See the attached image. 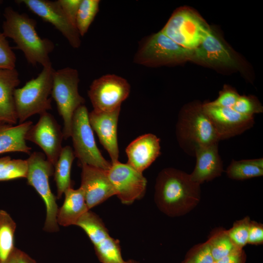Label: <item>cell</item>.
Instances as JSON below:
<instances>
[{
    "label": "cell",
    "mask_w": 263,
    "mask_h": 263,
    "mask_svg": "<svg viewBox=\"0 0 263 263\" xmlns=\"http://www.w3.org/2000/svg\"><path fill=\"white\" fill-rule=\"evenodd\" d=\"M200 185L192 180L190 174L182 170L164 169L156 180L155 203L161 211L169 216L184 215L199 203Z\"/></svg>",
    "instance_id": "cell-1"
},
{
    "label": "cell",
    "mask_w": 263,
    "mask_h": 263,
    "mask_svg": "<svg viewBox=\"0 0 263 263\" xmlns=\"http://www.w3.org/2000/svg\"><path fill=\"white\" fill-rule=\"evenodd\" d=\"M3 15V34L14 40L15 48L23 52L27 62L33 66L39 64L43 67L52 66L49 54L54 49V43L38 35L36 20L10 6L5 9Z\"/></svg>",
    "instance_id": "cell-2"
},
{
    "label": "cell",
    "mask_w": 263,
    "mask_h": 263,
    "mask_svg": "<svg viewBox=\"0 0 263 263\" xmlns=\"http://www.w3.org/2000/svg\"><path fill=\"white\" fill-rule=\"evenodd\" d=\"M175 133L180 147L191 156H195L197 148L218 143L220 141L202 105L190 107L181 112Z\"/></svg>",
    "instance_id": "cell-3"
},
{
    "label": "cell",
    "mask_w": 263,
    "mask_h": 263,
    "mask_svg": "<svg viewBox=\"0 0 263 263\" xmlns=\"http://www.w3.org/2000/svg\"><path fill=\"white\" fill-rule=\"evenodd\" d=\"M52 66L43 67L37 77L19 88H16L14 98L19 124L36 114H41L52 109L51 95L53 84Z\"/></svg>",
    "instance_id": "cell-4"
},
{
    "label": "cell",
    "mask_w": 263,
    "mask_h": 263,
    "mask_svg": "<svg viewBox=\"0 0 263 263\" xmlns=\"http://www.w3.org/2000/svg\"><path fill=\"white\" fill-rule=\"evenodd\" d=\"M52 76L51 95L63 120V139H67L71 136L74 113L85 103L84 98L78 92L79 74L76 69L66 67L57 71L54 70Z\"/></svg>",
    "instance_id": "cell-5"
},
{
    "label": "cell",
    "mask_w": 263,
    "mask_h": 263,
    "mask_svg": "<svg viewBox=\"0 0 263 263\" xmlns=\"http://www.w3.org/2000/svg\"><path fill=\"white\" fill-rule=\"evenodd\" d=\"M28 184L33 187L43 199L46 206V215L43 229L54 232L58 230L56 215L58 209L56 198L52 192L49 178L54 174V166L39 152H34L26 160Z\"/></svg>",
    "instance_id": "cell-6"
},
{
    "label": "cell",
    "mask_w": 263,
    "mask_h": 263,
    "mask_svg": "<svg viewBox=\"0 0 263 263\" xmlns=\"http://www.w3.org/2000/svg\"><path fill=\"white\" fill-rule=\"evenodd\" d=\"M74 152L80 166L88 165L108 170L111 166L102 156L95 141L86 107L81 105L75 112L72 121L71 136Z\"/></svg>",
    "instance_id": "cell-7"
},
{
    "label": "cell",
    "mask_w": 263,
    "mask_h": 263,
    "mask_svg": "<svg viewBox=\"0 0 263 263\" xmlns=\"http://www.w3.org/2000/svg\"><path fill=\"white\" fill-rule=\"evenodd\" d=\"M193 50L185 48L162 31L142 41L134 56L136 64L151 67L191 58Z\"/></svg>",
    "instance_id": "cell-8"
},
{
    "label": "cell",
    "mask_w": 263,
    "mask_h": 263,
    "mask_svg": "<svg viewBox=\"0 0 263 263\" xmlns=\"http://www.w3.org/2000/svg\"><path fill=\"white\" fill-rule=\"evenodd\" d=\"M131 86L128 81L113 74L94 80L88 92L94 111L110 112L121 108L129 96Z\"/></svg>",
    "instance_id": "cell-9"
},
{
    "label": "cell",
    "mask_w": 263,
    "mask_h": 263,
    "mask_svg": "<svg viewBox=\"0 0 263 263\" xmlns=\"http://www.w3.org/2000/svg\"><path fill=\"white\" fill-rule=\"evenodd\" d=\"M207 29L196 15L182 9L171 16L161 31L179 45L193 50L201 43Z\"/></svg>",
    "instance_id": "cell-10"
},
{
    "label": "cell",
    "mask_w": 263,
    "mask_h": 263,
    "mask_svg": "<svg viewBox=\"0 0 263 263\" xmlns=\"http://www.w3.org/2000/svg\"><path fill=\"white\" fill-rule=\"evenodd\" d=\"M63 132L54 116L45 112L40 114L38 122L32 125L25 135L28 140L38 145L46 158L54 166L62 150Z\"/></svg>",
    "instance_id": "cell-11"
},
{
    "label": "cell",
    "mask_w": 263,
    "mask_h": 263,
    "mask_svg": "<svg viewBox=\"0 0 263 263\" xmlns=\"http://www.w3.org/2000/svg\"><path fill=\"white\" fill-rule=\"evenodd\" d=\"M108 175L116 195L122 203L131 204L144 195L147 183L146 178L142 173L127 163L123 164L118 161L111 163Z\"/></svg>",
    "instance_id": "cell-12"
},
{
    "label": "cell",
    "mask_w": 263,
    "mask_h": 263,
    "mask_svg": "<svg viewBox=\"0 0 263 263\" xmlns=\"http://www.w3.org/2000/svg\"><path fill=\"white\" fill-rule=\"evenodd\" d=\"M219 140L239 135L254 124V116L241 114L231 108L215 105L211 102L202 105Z\"/></svg>",
    "instance_id": "cell-13"
},
{
    "label": "cell",
    "mask_w": 263,
    "mask_h": 263,
    "mask_svg": "<svg viewBox=\"0 0 263 263\" xmlns=\"http://www.w3.org/2000/svg\"><path fill=\"white\" fill-rule=\"evenodd\" d=\"M17 1L23 3L32 12L44 21L51 23L66 38L72 47H79L81 36L56 0H20Z\"/></svg>",
    "instance_id": "cell-14"
},
{
    "label": "cell",
    "mask_w": 263,
    "mask_h": 263,
    "mask_svg": "<svg viewBox=\"0 0 263 263\" xmlns=\"http://www.w3.org/2000/svg\"><path fill=\"white\" fill-rule=\"evenodd\" d=\"M81 166V182L85 201L89 209L102 203L116 192L108 175V170L83 165Z\"/></svg>",
    "instance_id": "cell-15"
},
{
    "label": "cell",
    "mask_w": 263,
    "mask_h": 263,
    "mask_svg": "<svg viewBox=\"0 0 263 263\" xmlns=\"http://www.w3.org/2000/svg\"><path fill=\"white\" fill-rule=\"evenodd\" d=\"M121 108L110 112L93 110L89 113L91 126L96 133L99 140L109 153L111 163L118 161L117 124Z\"/></svg>",
    "instance_id": "cell-16"
},
{
    "label": "cell",
    "mask_w": 263,
    "mask_h": 263,
    "mask_svg": "<svg viewBox=\"0 0 263 263\" xmlns=\"http://www.w3.org/2000/svg\"><path fill=\"white\" fill-rule=\"evenodd\" d=\"M160 139L152 133L136 138L127 146V164L142 173L160 154Z\"/></svg>",
    "instance_id": "cell-17"
},
{
    "label": "cell",
    "mask_w": 263,
    "mask_h": 263,
    "mask_svg": "<svg viewBox=\"0 0 263 263\" xmlns=\"http://www.w3.org/2000/svg\"><path fill=\"white\" fill-rule=\"evenodd\" d=\"M195 156L196 165L190 174L193 181L200 185L221 175L223 166L218 152V143L197 148Z\"/></svg>",
    "instance_id": "cell-18"
},
{
    "label": "cell",
    "mask_w": 263,
    "mask_h": 263,
    "mask_svg": "<svg viewBox=\"0 0 263 263\" xmlns=\"http://www.w3.org/2000/svg\"><path fill=\"white\" fill-rule=\"evenodd\" d=\"M191 59L210 64L232 67L237 66L229 51L208 28L200 45L193 50Z\"/></svg>",
    "instance_id": "cell-19"
},
{
    "label": "cell",
    "mask_w": 263,
    "mask_h": 263,
    "mask_svg": "<svg viewBox=\"0 0 263 263\" xmlns=\"http://www.w3.org/2000/svg\"><path fill=\"white\" fill-rule=\"evenodd\" d=\"M20 80L17 70L0 69V122L10 125L17 123L14 93Z\"/></svg>",
    "instance_id": "cell-20"
},
{
    "label": "cell",
    "mask_w": 263,
    "mask_h": 263,
    "mask_svg": "<svg viewBox=\"0 0 263 263\" xmlns=\"http://www.w3.org/2000/svg\"><path fill=\"white\" fill-rule=\"evenodd\" d=\"M64 194L63 204L57 213V224L63 226L75 225L79 218L90 210L86 204L83 190L80 187L76 189L71 187Z\"/></svg>",
    "instance_id": "cell-21"
},
{
    "label": "cell",
    "mask_w": 263,
    "mask_h": 263,
    "mask_svg": "<svg viewBox=\"0 0 263 263\" xmlns=\"http://www.w3.org/2000/svg\"><path fill=\"white\" fill-rule=\"evenodd\" d=\"M32 125L31 121L17 126L0 122V154L15 151L30 153L31 148L26 144L25 135Z\"/></svg>",
    "instance_id": "cell-22"
},
{
    "label": "cell",
    "mask_w": 263,
    "mask_h": 263,
    "mask_svg": "<svg viewBox=\"0 0 263 263\" xmlns=\"http://www.w3.org/2000/svg\"><path fill=\"white\" fill-rule=\"evenodd\" d=\"M75 155L69 146L62 147L54 166V179L57 188V198L59 199L68 188H71V170Z\"/></svg>",
    "instance_id": "cell-23"
},
{
    "label": "cell",
    "mask_w": 263,
    "mask_h": 263,
    "mask_svg": "<svg viewBox=\"0 0 263 263\" xmlns=\"http://www.w3.org/2000/svg\"><path fill=\"white\" fill-rule=\"evenodd\" d=\"M16 224L5 210H0V263L6 261L15 247Z\"/></svg>",
    "instance_id": "cell-24"
},
{
    "label": "cell",
    "mask_w": 263,
    "mask_h": 263,
    "mask_svg": "<svg viewBox=\"0 0 263 263\" xmlns=\"http://www.w3.org/2000/svg\"><path fill=\"white\" fill-rule=\"evenodd\" d=\"M75 225L85 231L94 246L110 236L100 218L90 210L79 218Z\"/></svg>",
    "instance_id": "cell-25"
},
{
    "label": "cell",
    "mask_w": 263,
    "mask_h": 263,
    "mask_svg": "<svg viewBox=\"0 0 263 263\" xmlns=\"http://www.w3.org/2000/svg\"><path fill=\"white\" fill-rule=\"evenodd\" d=\"M100 0H82L76 18V27L80 36H84L99 10Z\"/></svg>",
    "instance_id": "cell-26"
},
{
    "label": "cell",
    "mask_w": 263,
    "mask_h": 263,
    "mask_svg": "<svg viewBox=\"0 0 263 263\" xmlns=\"http://www.w3.org/2000/svg\"><path fill=\"white\" fill-rule=\"evenodd\" d=\"M94 247L97 256L102 263H125L122 258L119 241L110 236Z\"/></svg>",
    "instance_id": "cell-27"
},
{
    "label": "cell",
    "mask_w": 263,
    "mask_h": 263,
    "mask_svg": "<svg viewBox=\"0 0 263 263\" xmlns=\"http://www.w3.org/2000/svg\"><path fill=\"white\" fill-rule=\"evenodd\" d=\"M229 178L235 180H245L263 175V169L250 164L246 160H232L226 169Z\"/></svg>",
    "instance_id": "cell-28"
},
{
    "label": "cell",
    "mask_w": 263,
    "mask_h": 263,
    "mask_svg": "<svg viewBox=\"0 0 263 263\" xmlns=\"http://www.w3.org/2000/svg\"><path fill=\"white\" fill-rule=\"evenodd\" d=\"M207 242L215 262L219 261L238 248L231 241L226 231L217 234Z\"/></svg>",
    "instance_id": "cell-29"
},
{
    "label": "cell",
    "mask_w": 263,
    "mask_h": 263,
    "mask_svg": "<svg viewBox=\"0 0 263 263\" xmlns=\"http://www.w3.org/2000/svg\"><path fill=\"white\" fill-rule=\"evenodd\" d=\"M27 172L26 160L11 159L0 170V181L26 178Z\"/></svg>",
    "instance_id": "cell-30"
},
{
    "label": "cell",
    "mask_w": 263,
    "mask_h": 263,
    "mask_svg": "<svg viewBox=\"0 0 263 263\" xmlns=\"http://www.w3.org/2000/svg\"><path fill=\"white\" fill-rule=\"evenodd\" d=\"M250 224L249 218H245L236 222L226 231L231 241L239 249H242L248 243Z\"/></svg>",
    "instance_id": "cell-31"
},
{
    "label": "cell",
    "mask_w": 263,
    "mask_h": 263,
    "mask_svg": "<svg viewBox=\"0 0 263 263\" xmlns=\"http://www.w3.org/2000/svg\"><path fill=\"white\" fill-rule=\"evenodd\" d=\"M16 57L6 37L0 33V69L15 68Z\"/></svg>",
    "instance_id": "cell-32"
},
{
    "label": "cell",
    "mask_w": 263,
    "mask_h": 263,
    "mask_svg": "<svg viewBox=\"0 0 263 263\" xmlns=\"http://www.w3.org/2000/svg\"><path fill=\"white\" fill-rule=\"evenodd\" d=\"M232 109L241 114L251 116L262 112V108L253 98L245 96H239Z\"/></svg>",
    "instance_id": "cell-33"
},
{
    "label": "cell",
    "mask_w": 263,
    "mask_h": 263,
    "mask_svg": "<svg viewBox=\"0 0 263 263\" xmlns=\"http://www.w3.org/2000/svg\"><path fill=\"white\" fill-rule=\"evenodd\" d=\"M214 262L207 242L193 250L184 263H213Z\"/></svg>",
    "instance_id": "cell-34"
},
{
    "label": "cell",
    "mask_w": 263,
    "mask_h": 263,
    "mask_svg": "<svg viewBox=\"0 0 263 263\" xmlns=\"http://www.w3.org/2000/svg\"><path fill=\"white\" fill-rule=\"evenodd\" d=\"M81 0H56L68 19L75 27L76 16Z\"/></svg>",
    "instance_id": "cell-35"
},
{
    "label": "cell",
    "mask_w": 263,
    "mask_h": 263,
    "mask_svg": "<svg viewBox=\"0 0 263 263\" xmlns=\"http://www.w3.org/2000/svg\"><path fill=\"white\" fill-rule=\"evenodd\" d=\"M239 96L236 92L230 89H225L221 92L216 100L211 103L216 106L232 108Z\"/></svg>",
    "instance_id": "cell-36"
},
{
    "label": "cell",
    "mask_w": 263,
    "mask_h": 263,
    "mask_svg": "<svg viewBox=\"0 0 263 263\" xmlns=\"http://www.w3.org/2000/svg\"><path fill=\"white\" fill-rule=\"evenodd\" d=\"M263 241V226L256 223H250L248 238V243L257 244L262 243Z\"/></svg>",
    "instance_id": "cell-37"
},
{
    "label": "cell",
    "mask_w": 263,
    "mask_h": 263,
    "mask_svg": "<svg viewBox=\"0 0 263 263\" xmlns=\"http://www.w3.org/2000/svg\"><path fill=\"white\" fill-rule=\"evenodd\" d=\"M245 255L242 249L237 248L228 255L217 261V263H244Z\"/></svg>",
    "instance_id": "cell-38"
},
{
    "label": "cell",
    "mask_w": 263,
    "mask_h": 263,
    "mask_svg": "<svg viewBox=\"0 0 263 263\" xmlns=\"http://www.w3.org/2000/svg\"><path fill=\"white\" fill-rule=\"evenodd\" d=\"M17 263H37L27 254L17 248Z\"/></svg>",
    "instance_id": "cell-39"
},
{
    "label": "cell",
    "mask_w": 263,
    "mask_h": 263,
    "mask_svg": "<svg viewBox=\"0 0 263 263\" xmlns=\"http://www.w3.org/2000/svg\"><path fill=\"white\" fill-rule=\"evenodd\" d=\"M247 161L250 164L263 169V159L262 158L254 159H247Z\"/></svg>",
    "instance_id": "cell-40"
},
{
    "label": "cell",
    "mask_w": 263,
    "mask_h": 263,
    "mask_svg": "<svg viewBox=\"0 0 263 263\" xmlns=\"http://www.w3.org/2000/svg\"><path fill=\"white\" fill-rule=\"evenodd\" d=\"M1 263H17V248H15L13 253L6 261Z\"/></svg>",
    "instance_id": "cell-41"
},
{
    "label": "cell",
    "mask_w": 263,
    "mask_h": 263,
    "mask_svg": "<svg viewBox=\"0 0 263 263\" xmlns=\"http://www.w3.org/2000/svg\"><path fill=\"white\" fill-rule=\"evenodd\" d=\"M11 159V157L9 156L0 158V170Z\"/></svg>",
    "instance_id": "cell-42"
},
{
    "label": "cell",
    "mask_w": 263,
    "mask_h": 263,
    "mask_svg": "<svg viewBox=\"0 0 263 263\" xmlns=\"http://www.w3.org/2000/svg\"><path fill=\"white\" fill-rule=\"evenodd\" d=\"M125 263H137L133 260H129L127 262H125Z\"/></svg>",
    "instance_id": "cell-43"
},
{
    "label": "cell",
    "mask_w": 263,
    "mask_h": 263,
    "mask_svg": "<svg viewBox=\"0 0 263 263\" xmlns=\"http://www.w3.org/2000/svg\"><path fill=\"white\" fill-rule=\"evenodd\" d=\"M1 2H2V1L0 0V4L1 3Z\"/></svg>",
    "instance_id": "cell-44"
},
{
    "label": "cell",
    "mask_w": 263,
    "mask_h": 263,
    "mask_svg": "<svg viewBox=\"0 0 263 263\" xmlns=\"http://www.w3.org/2000/svg\"><path fill=\"white\" fill-rule=\"evenodd\" d=\"M213 263H217V262L214 261Z\"/></svg>",
    "instance_id": "cell-45"
}]
</instances>
